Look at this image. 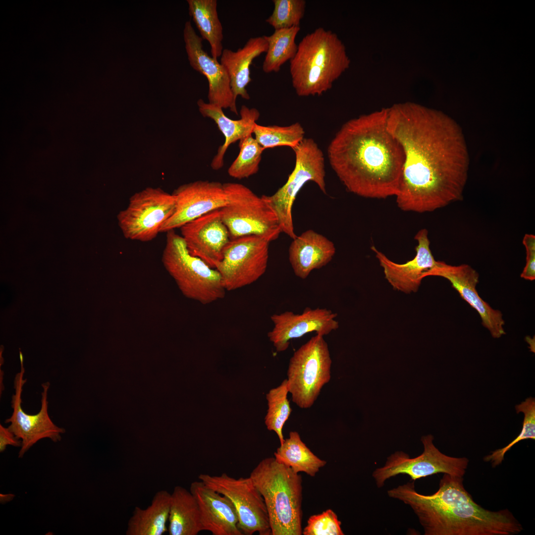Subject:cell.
Returning a JSON list of instances; mask_svg holds the SVG:
<instances>
[{
  "label": "cell",
  "instance_id": "cell-32",
  "mask_svg": "<svg viewBox=\"0 0 535 535\" xmlns=\"http://www.w3.org/2000/svg\"><path fill=\"white\" fill-rule=\"evenodd\" d=\"M239 153L228 168V173L233 178L241 179L258 172L265 149L252 135L239 141Z\"/></svg>",
  "mask_w": 535,
  "mask_h": 535
},
{
  "label": "cell",
  "instance_id": "cell-36",
  "mask_svg": "<svg viewBox=\"0 0 535 535\" xmlns=\"http://www.w3.org/2000/svg\"><path fill=\"white\" fill-rule=\"evenodd\" d=\"M523 244L526 250V263L521 277L533 281L535 279V236L532 234H526Z\"/></svg>",
  "mask_w": 535,
  "mask_h": 535
},
{
  "label": "cell",
  "instance_id": "cell-22",
  "mask_svg": "<svg viewBox=\"0 0 535 535\" xmlns=\"http://www.w3.org/2000/svg\"><path fill=\"white\" fill-rule=\"evenodd\" d=\"M335 252L331 240L308 229L293 239L288 249L289 261L295 275L305 279L313 270L329 263Z\"/></svg>",
  "mask_w": 535,
  "mask_h": 535
},
{
  "label": "cell",
  "instance_id": "cell-13",
  "mask_svg": "<svg viewBox=\"0 0 535 535\" xmlns=\"http://www.w3.org/2000/svg\"><path fill=\"white\" fill-rule=\"evenodd\" d=\"M433 438L431 434L422 437L424 451L416 457L411 458L402 451L392 454L383 467L373 472L377 486L382 487L386 480L399 474L408 475L414 481L438 473L463 477L468 468V459L442 453L434 446Z\"/></svg>",
  "mask_w": 535,
  "mask_h": 535
},
{
  "label": "cell",
  "instance_id": "cell-2",
  "mask_svg": "<svg viewBox=\"0 0 535 535\" xmlns=\"http://www.w3.org/2000/svg\"><path fill=\"white\" fill-rule=\"evenodd\" d=\"M388 110L360 116L345 122L327 148V158L346 189L368 198L397 195L405 154L388 130Z\"/></svg>",
  "mask_w": 535,
  "mask_h": 535
},
{
  "label": "cell",
  "instance_id": "cell-1",
  "mask_svg": "<svg viewBox=\"0 0 535 535\" xmlns=\"http://www.w3.org/2000/svg\"><path fill=\"white\" fill-rule=\"evenodd\" d=\"M387 126L405 154L395 196L401 210L430 212L463 199L469 158L462 130L453 119L407 106L388 110Z\"/></svg>",
  "mask_w": 535,
  "mask_h": 535
},
{
  "label": "cell",
  "instance_id": "cell-6",
  "mask_svg": "<svg viewBox=\"0 0 535 535\" xmlns=\"http://www.w3.org/2000/svg\"><path fill=\"white\" fill-rule=\"evenodd\" d=\"M166 233L162 262L182 294L204 305L223 298L226 290L217 270L192 255L175 230Z\"/></svg>",
  "mask_w": 535,
  "mask_h": 535
},
{
  "label": "cell",
  "instance_id": "cell-11",
  "mask_svg": "<svg viewBox=\"0 0 535 535\" xmlns=\"http://www.w3.org/2000/svg\"><path fill=\"white\" fill-rule=\"evenodd\" d=\"M199 480L208 487L229 498L238 517V527L243 535H272L264 499L249 477L236 479L223 473L220 476L201 474Z\"/></svg>",
  "mask_w": 535,
  "mask_h": 535
},
{
  "label": "cell",
  "instance_id": "cell-28",
  "mask_svg": "<svg viewBox=\"0 0 535 535\" xmlns=\"http://www.w3.org/2000/svg\"><path fill=\"white\" fill-rule=\"evenodd\" d=\"M274 457L279 462L290 467L295 473L303 472L311 477H315L326 462L317 457L307 446L298 432H289V437L274 453Z\"/></svg>",
  "mask_w": 535,
  "mask_h": 535
},
{
  "label": "cell",
  "instance_id": "cell-35",
  "mask_svg": "<svg viewBox=\"0 0 535 535\" xmlns=\"http://www.w3.org/2000/svg\"><path fill=\"white\" fill-rule=\"evenodd\" d=\"M341 522L335 513L328 509L309 517L302 531L304 535H343Z\"/></svg>",
  "mask_w": 535,
  "mask_h": 535
},
{
  "label": "cell",
  "instance_id": "cell-27",
  "mask_svg": "<svg viewBox=\"0 0 535 535\" xmlns=\"http://www.w3.org/2000/svg\"><path fill=\"white\" fill-rule=\"evenodd\" d=\"M192 17L203 40L211 47L212 56L217 60L223 49V28L219 20L216 0H187Z\"/></svg>",
  "mask_w": 535,
  "mask_h": 535
},
{
  "label": "cell",
  "instance_id": "cell-10",
  "mask_svg": "<svg viewBox=\"0 0 535 535\" xmlns=\"http://www.w3.org/2000/svg\"><path fill=\"white\" fill-rule=\"evenodd\" d=\"M175 204L172 193L160 188L147 187L135 193L117 216L124 237L141 242L153 240L173 214Z\"/></svg>",
  "mask_w": 535,
  "mask_h": 535
},
{
  "label": "cell",
  "instance_id": "cell-31",
  "mask_svg": "<svg viewBox=\"0 0 535 535\" xmlns=\"http://www.w3.org/2000/svg\"><path fill=\"white\" fill-rule=\"evenodd\" d=\"M288 392L287 379H285L278 386L270 389L266 394L268 409L265 423L268 430L276 433L280 444L284 441L283 427L292 411L287 399Z\"/></svg>",
  "mask_w": 535,
  "mask_h": 535
},
{
  "label": "cell",
  "instance_id": "cell-15",
  "mask_svg": "<svg viewBox=\"0 0 535 535\" xmlns=\"http://www.w3.org/2000/svg\"><path fill=\"white\" fill-rule=\"evenodd\" d=\"M172 194L175 199V210L160 232L180 228L209 212L223 208L228 202L224 184L218 181L198 180L184 184Z\"/></svg>",
  "mask_w": 535,
  "mask_h": 535
},
{
  "label": "cell",
  "instance_id": "cell-9",
  "mask_svg": "<svg viewBox=\"0 0 535 535\" xmlns=\"http://www.w3.org/2000/svg\"><path fill=\"white\" fill-rule=\"evenodd\" d=\"M332 360L323 336L317 334L302 345L289 360L287 387L292 400L303 409L310 408L331 377Z\"/></svg>",
  "mask_w": 535,
  "mask_h": 535
},
{
  "label": "cell",
  "instance_id": "cell-5",
  "mask_svg": "<svg viewBox=\"0 0 535 535\" xmlns=\"http://www.w3.org/2000/svg\"><path fill=\"white\" fill-rule=\"evenodd\" d=\"M250 477L264 499L272 535H301V475L271 457L260 461Z\"/></svg>",
  "mask_w": 535,
  "mask_h": 535
},
{
  "label": "cell",
  "instance_id": "cell-21",
  "mask_svg": "<svg viewBox=\"0 0 535 535\" xmlns=\"http://www.w3.org/2000/svg\"><path fill=\"white\" fill-rule=\"evenodd\" d=\"M190 491L199 507L203 531L213 535H243L238 527L236 508L229 498L200 480L191 483Z\"/></svg>",
  "mask_w": 535,
  "mask_h": 535
},
{
  "label": "cell",
  "instance_id": "cell-8",
  "mask_svg": "<svg viewBox=\"0 0 535 535\" xmlns=\"http://www.w3.org/2000/svg\"><path fill=\"white\" fill-rule=\"evenodd\" d=\"M293 150L295 164L286 182L273 194L262 196L275 212L282 232L294 239L297 235L292 210L299 192L309 181L315 182L325 194L326 188L324 155L315 140L304 138Z\"/></svg>",
  "mask_w": 535,
  "mask_h": 535
},
{
  "label": "cell",
  "instance_id": "cell-29",
  "mask_svg": "<svg viewBox=\"0 0 535 535\" xmlns=\"http://www.w3.org/2000/svg\"><path fill=\"white\" fill-rule=\"evenodd\" d=\"M300 27L275 30L270 36H264L268 44L262 69L264 72H278L281 67L295 56L298 49L295 42Z\"/></svg>",
  "mask_w": 535,
  "mask_h": 535
},
{
  "label": "cell",
  "instance_id": "cell-38",
  "mask_svg": "<svg viewBox=\"0 0 535 535\" xmlns=\"http://www.w3.org/2000/svg\"><path fill=\"white\" fill-rule=\"evenodd\" d=\"M0 502L2 503L8 502L12 500L14 497V495L12 494H0Z\"/></svg>",
  "mask_w": 535,
  "mask_h": 535
},
{
  "label": "cell",
  "instance_id": "cell-20",
  "mask_svg": "<svg viewBox=\"0 0 535 535\" xmlns=\"http://www.w3.org/2000/svg\"><path fill=\"white\" fill-rule=\"evenodd\" d=\"M414 239L418 242L415 248V256L403 264L391 261L375 246L371 247L383 268L385 279L393 289L406 294L418 291L423 279V274L433 268L437 261L430 249L427 229L420 230Z\"/></svg>",
  "mask_w": 535,
  "mask_h": 535
},
{
  "label": "cell",
  "instance_id": "cell-24",
  "mask_svg": "<svg viewBox=\"0 0 535 535\" xmlns=\"http://www.w3.org/2000/svg\"><path fill=\"white\" fill-rule=\"evenodd\" d=\"M268 48V42L263 36L250 38L243 47L236 51L228 49L223 50L220 63L228 73L231 90L236 99L239 96L245 100L250 99L246 87L252 81L250 66L253 60L266 53Z\"/></svg>",
  "mask_w": 535,
  "mask_h": 535
},
{
  "label": "cell",
  "instance_id": "cell-18",
  "mask_svg": "<svg viewBox=\"0 0 535 535\" xmlns=\"http://www.w3.org/2000/svg\"><path fill=\"white\" fill-rule=\"evenodd\" d=\"M337 314L326 308H306L301 314L285 311L271 316L273 327L268 333L276 351L286 350L290 341L315 332L324 336L337 329Z\"/></svg>",
  "mask_w": 535,
  "mask_h": 535
},
{
  "label": "cell",
  "instance_id": "cell-23",
  "mask_svg": "<svg viewBox=\"0 0 535 535\" xmlns=\"http://www.w3.org/2000/svg\"><path fill=\"white\" fill-rule=\"evenodd\" d=\"M197 105L201 114L213 120L224 137V143L218 149L211 164L213 169L218 170L223 165L224 156L228 147L252 135L260 114L257 109L243 105L240 110V118L233 120L226 116L219 106L206 103L202 99L197 101Z\"/></svg>",
  "mask_w": 535,
  "mask_h": 535
},
{
  "label": "cell",
  "instance_id": "cell-3",
  "mask_svg": "<svg viewBox=\"0 0 535 535\" xmlns=\"http://www.w3.org/2000/svg\"><path fill=\"white\" fill-rule=\"evenodd\" d=\"M439 485L436 492L424 495L416 491L413 481L387 493L412 508L425 535H514L523 530L508 509L492 511L476 503L463 477L444 474Z\"/></svg>",
  "mask_w": 535,
  "mask_h": 535
},
{
  "label": "cell",
  "instance_id": "cell-25",
  "mask_svg": "<svg viewBox=\"0 0 535 535\" xmlns=\"http://www.w3.org/2000/svg\"><path fill=\"white\" fill-rule=\"evenodd\" d=\"M171 493L160 490L155 493L147 508H134L129 518L126 535H162L168 529Z\"/></svg>",
  "mask_w": 535,
  "mask_h": 535
},
{
  "label": "cell",
  "instance_id": "cell-19",
  "mask_svg": "<svg viewBox=\"0 0 535 535\" xmlns=\"http://www.w3.org/2000/svg\"><path fill=\"white\" fill-rule=\"evenodd\" d=\"M182 237L189 252L215 268L230 240L220 209L209 212L182 226Z\"/></svg>",
  "mask_w": 535,
  "mask_h": 535
},
{
  "label": "cell",
  "instance_id": "cell-34",
  "mask_svg": "<svg viewBox=\"0 0 535 535\" xmlns=\"http://www.w3.org/2000/svg\"><path fill=\"white\" fill-rule=\"evenodd\" d=\"M274 8L266 22L274 30L300 27L306 2L304 0H273Z\"/></svg>",
  "mask_w": 535,
  "mask_h": 535
},
{
  "label": "cell",
  "instance_id": "cell-17",
  "mask_svg": "<svg viewBox=\"0 0 535 535\" xmlns=\"http://www.w3.org/2000/svg\"><path fill=\"white\" fill-rule=\"evenodd\" d=\"M183 37L191 66L208 80L209 103L222 108H229L238 114L236 99L232 93L226 69L204 50L203 39L196 34L190 21L185 24Z\"/></svg>",
  "mask_w": 535,
  "mask_h": 535
},
{
  "label": "cell",
  "instance_id": "cell-12",
  "mask_svg": "<svg viewBox=\"0 0 535 535\" xmlns=\"http://www.w3.org/2000/svg\"><path fill=\"white\" fill-rule=\"evenodd\" d=\"M269 243L256 235L230 239L215 268L226 291L249 285L264 274L268 267Z\"/></svg>",
  "mask_w": 535,
  "mask_h": 535
},
{
  "label": "cell",
  "instance_id": "cell-7",
  "mask_svg": "<svg viewBox=\"0 0 535 535\" xmlns=\"http://www.w3.org/2000/svg\"><path fill=\"white\" fill-rule=\"evenodd\" d=\"M223 184L228 202L220 212L230 239L256 235L269 242L276 240L282 232L279 220L263 196L240 183Z\"/></svg>",
  "mask_w": 535,
  "mask_h": 535
},
{
  "label": "cell",
  "instance_id": "cell-14",
  "mask_svg": "<svg viewBox=\"0 0 535 535\" xmlns=\"http://www.w3.org/2000/svg\"><path fill=\"white\" fill-rule=\"evenodd\" d=\"M20 371L17 373L14 379V394L12 395L11 416L5 421L10 423L8 429L21 441V449L18 457L22 458L25 453L40 440L49 438L56 442L61 439V434L65 432L64 428L56 426L48 413V392L50 386L49 382L42 384L41 406L39 412L35 415L25 413L21 407L22 393L26 379H24L25 369L23 366V355L19 349Z\"/></svg>",
  "mask_w": 535,
  "mask_h": 535
},
{
  "label": "cell",
  "instance_id": "cell-4",
  "mask_svg": "<svg viewBox=\"0 0 535 535\" xmlns=\"http://www.w3.org/2000/svg\"><path fill=\"white\" fill-rule=\"evenodd\" d=\"M289 62L296 94L308 97L321 96L330 90L348 61L336 35L320 27L302 38Z\"/></svg>",
  "mask_w": 535,
  "mask_h": 535
},
{
  "label": "cell",
  "instance_id": "cell-30",
  "mask_svg": "<svg viewBox=\"0 0 535 535\" xmlns=\"http://www.w3.org/2000/svg\"><path fill=\"white\" fill-rule=\"evenodd\" d=\"M253 134L265 150L279 146H287L294 149L304 139L305 131L299 122L285 126H263L256 123Z\"/></svg>",
  "mask_w": 535,
  "mask_h": 535
},
{
  "label": "cell",
  "instance_id": "cell-26",
  "mask_svg": "<svg viewBox=\"0 0 535 535\" xmlns=\"http://www.w3.org/2000/svg\"><path fill=\"white\" fill-rule=\"evenodd\" d=\"M169 535H197L203 531L197 502L190 492L177 485L171 493Z\"/></svg>",
  "mask_w": 535,
  "mask_h": 535
},
{
  "label": "cell",
  "instance_id": "cell-16",
  "mask_svg": "<svg viewBox=\"0 0 535 535\" xmlns=\"http://www.w3.org/2000/svg\"><path fill=\"white\" fill-rule=\"evenodd\" d=\"M435 276L447 279L460 296L480 316L482 325L495 338L506 334L502 313L494 309L481 297L476 289L479 281L478 272L467 264L458 266L448 265L443 261H436L435 265L426 271L423 278Z\"/></svg>",
  "mask_w": 535,
  "mask_h": 535
},
{
  "label": "cell",
  "instance_id": "cell-37",
  "mask_svg": "<svg viewBox=\"0 0 535 535\" xmlns=\"http://www.w3.org/2000/svg\"><path fill=\"white\" fill-rule=\"evenodd\" d=\"M21 447V441L8 429L0 425V452H3L7 446Z\"/></svg>",
  "mask_w": 535,
  "mask_h": 535
},
{
  "label": "cell",
  "instance_id": "cell-33",
  "mask_svg": "<svg viewBox=\"0 0 535 535\" xmlns=\"http://www.w3.org/2000/svg\"><path fill=\"white\" fill-rule=\"evenodd\" d=\"M517 413L524 414L522 429L518 436L505 447L496 449L483 458L486 462H489L493 467L501 464L506 453L515 444L524 439H535V399L529 397L525 401L515 406Z\"/></svg>",
  "mask_w": 535,
  "mask_h": 535
}]
</instances>
